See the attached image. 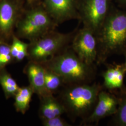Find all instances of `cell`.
<instances>
[{"label": "cell", "instance_id": "6da1fadb", "mask_svg": "<svg viewBox=\"0 0 126 126\" xmlns=\"http://www.w3.org/2000/svg\"><path fill=\"white\" fill-rule=\"evenodd\" d=\"M40 63L61 77L65 85L92 84L97 73L96 63H85L71 47Z\"/></svg>", "mask_w": 126, "mask_h": 126}, {"label": "cell", "instance_id": "7a4b0ae2", "mask_svg": "<svg viewBox=\"0 0 126 126\" xmlns=\"http://www.w3.org/2000/svg\"><path fill=\"white\" fill-rule=\"evenodd\" d=\"M103 87L96 82L89 84L65 85L58 98L63 104L65 113L72 121L88 117L97 104L99 92Z\"/></svg>", "mask_w": 126, "mask_h": 126}, {"label": "cell", "instance_id": "3957f363", "mask_svg": "<svg viewBox=\"0 0 126 126\" xmlns=\"http://www.w3.org/2000/svg\"><path fill=\"white\" fill-rule=\"evenodd\" d=\"M97 43L96 63H105L114 54L126 51V14L123 13L108 15L95 35Z\"/></svg>", "mask_w": 126, "mask_h": 126}, {"label": "cell", "instance_id": "277c9868", "mask_svg": "<svg viewBox=\"0 0 126 126\" xmlns=\"http://www.w3.org/2000/svg\"><path fill=\"white\" fill-rule=\"evenodd\" d=\"M62 33L54 30L31 41L28 57L30 61L43 63L70 47L75 33Z\"/></svg>", "mask_w": 126, "mask_h": 126}, {"label": "cell", "instance_id": "5b68a950", "mask_svg": "<svg viewBox=\"0 0 126 126\" xmlns=\"http://www.w3.org/2000/svg\"><path fill=\"white\" fill-rule=\"evenodd\" d=\"M57 25L44 7H36L22 12L16 27V36L31 42L53 31Z\"/></svg>", "mask_w": 126, "mask_h": 126}, {"label": "cell", "instance_id": "8992f818", "mask_svg": "<svg viewBox=\"0 0 126 126\" xmlns=\"http://www.w3.org/2000/svg\"><path fill=\"white\" fill-rule=\"evenodd\" d=\"M108 0H82L79 16L84 27L96 35L108 15Z\"/></svg>", "mask_w": 126, "mask_h": 126}, {"label": "cell", "instance_id": "52a82bcc", "mask_svg": "<svg viewBox=\"0 0 126 126\" xmlns=\"http://www.w3.org/2000/svg\"><path fill=\"white\" fill-rule=\"evenodd\" d=\"M70 47L85 63L89 64L96 63L97 57V40L94 33L89 29L83 26L76 32Z\"/></svg>", "mask_w": 126, "mask_h": 126}, {"label": "cell", "instance_id": "ba28073f", "mask_svg": "<svg viewBox=\"0 0 126 126\" xmlns=\"http://www.w3.org/2000/svg\"><path fill=\"white\" fill-rule=\"evenodd\" d=\"M20 0H0V37H12L15 27L22 13Z\"/></svg>", "mask_w": 126, "mask_h": 126}, {"label": "cell", "instance_id": "9c48e42d", "mask_svg": "<svg viewBox=\"0 0 126 126\" xmlns=\"http://www.w3.org/2000/svg\"><path fill=\"white\" fill-rule=\"evenodd\" d=\"M119 100V98L113 94L101 90L93 112L87 118L81 121V125L90 126L97 124L100 120L114 115L117 111Z\"/></svg>", "mask_w": 126, "mask_h": 126}, {"label": "cell", "instance_id": "30bf717a", "mask_svg": "<svg viewBox=\"0 0 126 126\" xmlns=\"http://www.w3.org/2000/svg\"><path fill=\"white\" fill-rule=\"evenodd\" d=\"M44 7L57 24L73 19H80L76 0H44Z\"/></svg>", "mask_w": 126, "mask_h": 126}, {"label": "cell", "instance_id": "8fae6325", "mask_svg": "<svg viewBox=\"0 0 126 126\" xmlns=\"http://www.w3.org/2000/svg\"><path fill=\"white\" fill-rule=\"evenodd\" d=\"M25 72L28 77L30 86L39 99L46 95L51 94L45 88V69L41 63L30 61L25 68Z\"/></svg>", "mask_w": 126, "mask_h": 126}, {"label": "cell", "instance_id": "7c38bea8", "mask_svg": "<svg viewBox=\"0 0 126 126\" xmlns=\"http://www.w3.org/2000/svg\"><path fill=\"white\" fill-rule=\"evenodd\" d=\"M126 73L124 64H108L102 72L104 88L109 90L121 89Z\"/></svg>", "mask_w": 126, "mask_h": 126}, {"label": "cell", "instance_id": "4fadbf2b", "mask_svg": "<svg viewBox=\"0 0 126 126\" xmlns=\"http://www.w3.org/2000/svg\"><path fill=\"white\" fill-rule=\"evenodd\" d=\"M40 105L39 114L41 120L61 116L65 113L62 103L53 94H48L40 98Z\"/></svg>", "mask_w": 126, "mask_h": 126}, {"label": "cell", "instance_id": "5bb4252c", "mask_svg": "<svg viewBox=\"0 0 126 126\" xmlns=\"http://www.w3.org/2000/svg\"><path fill=\"white\" fill-rule=\"evenodd\" d=\"M34 92L30 86L20 87L15 96L14 106L17 112L24 114L30 108Z\"/></svg>", "mask_w": 126, "mask_h": 126}, {"label": "cell", "instance_id": "9a60e30c", "mask_svg": "<svg viewBox=\"0 0 126 126\" xmlns=\"http://www.w3.org/2000/svg\"><path fill=\"white\" fill-rule=\"evenodd\" d=\"M0 85L7 99L15 97L20 88L15 80L3 69L0 70Z\"/></svg>", "mask_w": 126, "mask_h": 126}, {"label": "cell", "instance_id": "2e32d148", "mask_svg": "<svg viewBox=\"0 0 126 126\" xmlns=\"http://www.w3.org/2000/svg\"><path fill=\"white\" fill-rule=\"evenodd\" d=\"M12 43L10 46V52L13 59L16 61H21L28 55L29 44L21 40L16 35L12 36Z\"/></svg>", "mask_w": 126, "mask_h": 126}, {"label": "cell", "instance_id": "e0dca14e", "mask_svg": "<svg viewBox=\"0 0 126 126\" xmlns=\"http://www.w3.org/2000/svg\"><path fill=\"white\" fill-rule=\"evenodd\" d=\"M45 69V88L49 94H53L65 84L62 78L58 74Z\"/></svg>", "mask_w": 126, "mask_h": 126}, {"label": "cell", "instance_id": "ac0fdd59", "mask_svg": "<svg viewBox=\"0 0 126 126\" xmlns=\"http://www.w3.org/2000/svg\"><path fill=\"white\" fill-rule=\"evenodd\" d=\"M122 94L113 119V124L117 126H126V93Z\"/></svg>", "mask_w": 126, "mask_h": 126}, {"label": "cell", "instance_id": "d6986e66", "mask_svg": "<svg viewBox=\"0 0 126 126\" xmlns=\"http://www.w3.org/2000/svg\"><path fill=\"white\" fill-rule=\"evenodd\" d=\"M13 58L10 52V46L2 43L0 45V70L11 62Z\"/></svg>", "mask_w": 126, "mask_h": 126}, {"label": "cell", "instance_id": "ffe728a7", "mask_svg": "<svg viewBox=\"0 0 126 126\" xmlns=\"http://www.w3.org/2000/svg\"><path fill=\"white\" fill-rule=\"evenodd\" d=\"M42 124L45 126H71L61 116L53 117L50 119L42 120Z\"/></svg>", "mask_w": 126, "mask_h": 126}, {"label": "cell", "instance_id": "44dd1931", "mask_svg": "<svg viewBox=\"0 0 126 126\" xmlns=\"http://www.w3.org/2000/svg\"><path fill=\"white\" fill-rule=\"evenodd\" d=\"M124 55H125V63H124V65H125V69H126V51L124 53Z\"/></svg>", "mask_w": 126, "mask_h": 126}, {"label": "cell", "instance_id": "7402d4cb", "mask_svg": "<svg viewBox=\"0 0 126 126\" xmlns=\"http://www.w3.org/2000/svg\"><path fill=\"white\" fill-rule=\"evenodd\" d=\"M27 0V1H28L29 2H31L33 1L34 0Z\"/></svg>", "mask_w": 126, "mask_h": 126}, {"label": "cell", "instance_id": "603a6c76", "mask_svg": "<svg viewBox=\"0 0 126 126\" xmlns=\"http://www.w3.org/2000/svg\"><path fill=\"white\" fill-rule=\"evenodd\" d=\"M4 42H3V41L2 40V39H0V45L2 43H3Z\"/></svg>", "mask_w": 126, "mask_h": 126}, {"label": "cell", "instance_id": "cb8c5ba5", "mask_svg": "<svg viewBox=\"0 0 126 126\" xmlns=\"http://www.w3.org/2000/svg\"><path fill=\"white\" fill-rule=\"evenodd\" d=\"M124 1H125V2H126V0H123Z\"/></svg>", "mask_w": 126, "mask_h": 126}]
</instances>
